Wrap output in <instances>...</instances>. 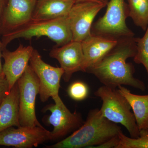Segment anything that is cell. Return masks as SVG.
<instances>
[{
  "label": "cell",
  "instance_id": "obj_1",
  "mask_svg": "<svg viewBox=\"0 0 148 148\" xmlns=\"http://www.w3.org/2000/svg\"><path fill=\"white\" fill-rule=\"evenodd\" d=\"M136 51L135 37L119 40L115 47L87 72L94 75L103 85L113 88L128 86L145 91V84L134 77V66L126 61L135 56Z\"/></svg>",
  "mask_w": 148,
  "mask_h": 148
},
{
  "label": "cell",
  "instance_id": "obj_2",
  "mask_svg": "<svg viewBox=\"0 0 148 148\" xmlns=\"http://www.w3.org/2000/svg\"><path fill=\"white\" fill-rule=\"evenodd\" d=\"M122 131L116 123L103 116L100 109L91 110L79 128L64 140L49 148H93L118 136Z\"/></svg>",
  "mask_w": 148,
  "mask_h": 148
},
{
  "label": "cell",
  "instance_id": "obj_3",
  "mask_svg": "<svg viewBox=\"0 0 148 148\" xmlns=\"http://www.w3.org/2000/svg\"><path fill=\"white\" fill-rule=\"evenodd\" d=\"M46 36L61 46L72 41V34L68 16L47 20L32 19L20 29L2 35L3 49L11 42L23 38Z\"/></svg>",
  "mask_w": 148,
  "mask_h": 148
},
{
  "label": "cell",
  "instance_id": "obj_4",
  "mask_svg": "<svg viewBox=\"0 0 148 148\" xmlns=\"http://www.w3.org/2000/svg\"><path fill=\"white\" fill-rule=\"evenodd\" d=\"M94 94L102 100L100 110L103 116L110 121L123 125L131 138L139 137L140 130L134 114L131 112V107L118 89L103 85Z\"/></svg>",
  "mask_w": 148,
  "mask_h": 148
},
{
  "label": "cell",
  "instance_id": "obj_5",
  "mask_svg": "<svg viewBox=\"0 0 148 148\" xmlns=\"http://www.w3.org/2000/svg\"><path fill=\"white\" fill-rule=\"evenodd\" d=\"M107 6L105 14L92 27V33L117 40L134 37L126 24L129 10L124 0H110Z\"/></svg>",
  "mask_w": 148,
  "mask_h": 148
},
{
  "label": "cell",
  "instance_id": "obj_6",
  "mask_svg": "<svg viewBox=\"0 0 148 148\" xmlns=\"http://www.w3.org/2000/svg\"><path fill=\"white\" fill-rule=\"evenodd\" d=\"M19 90V122L21 126H42L36 113L39 81L30 65L17 82Z\"/></svg>",
  "mask_w": 148,
  "mask_h": 148
},
{
  "label": "cell",
  "instance_id": "obj_7",
  "mask_svg": "<svg viewBox=\"0 0 148 148\" xmlns=\"http://www.w3.org/2000/svg\"><path fill=\"white\" fill-rule=\"evenodd\" d=\"M54 104L45 107L43 111H49L50 115L47 117L48 124L53 127L50 132V140H57L76 130L83 124L81 114L75 111L72 113L65 106L60 96L52 98Z\"/></svg>",
  "mask_w": 148,
  "mask_h": 148
},
{
  "label": "cell",
  "instance_id": "obj_8",
  "mask_svg": "<svg viewBox=\"0 0 148 148\" xmlns=\"http://www.w3.org/2000/svg\"><path fill=\"white\" fill-rule=\"evenodd\" d=\"M29 63L39 81V94L41 101L45 102L50 97L59 96L60 81L64 74V70L61 67H53L46 63L35 49Z\"/></svg>",
  "mask_w": 148,
  "mask_h": 148
},
{
  "label": "cell",
  "instance_id": "obj_9",
  "mask_svg": "<svg viewBox=\"0 0 148 148\" xmlns=\"http://www.w3.org/2000/svg\"><path fill=\"white\" fill-rule=\"evenodd\" d=\"M106 6L92 2L76 3L68 14L72 40L82 42L92 34V24L98 12Z\"/></svg>",
  "mask_w": 148,
  "mask_h": 148
},
{
  "label": "cell",
  "instance_id": "obj_10",
  "mask_svg": "<svg viewBox=\"0 0 148 148\" xmlns=\"http://www.w3.org/2000/svg\"><path fill=\"white\" fill-rule=\"evenodd\" d=\"M50 132L42 126L11 127L0 132V146L33 148L50 140Z\"/></svg>",
  "mask_w": 148,
  "mask_h": 148
},
{
  "label": "cell",
  "instance_id": "obj_11",
  "mask_svg": "<svg viewBox=\"0 0 148 148\" xmlns=\"http://www.w3.org/2000/svg\"><path fill=\"white\" fill-rule=\"evenodd\" d=\"M37 0H8L2 21L1 35L17 30L33 19Z\"/></svg>",
  "mask_w": 148,
  "mask_h": 148
},
{
  "label": "cell",
  "instance_id": "obj_12",
  "mask_svg": "<svg viewBox=\"0 0 148 148\" xmlns=\"http://www.w3.org/2000/svg\"><path fill=\"white\" fill-rule=\"evenodd\" d=\"M34 49L31 46H24L21 44L13 51L6 48L3 49L2 56L4 60L3 73L8 82L10 90L29 66Z\"/></svg>",
  "mask_w": 148,
  "mask_h": 148
},
{
  "label": "cell",
  "instance_id": "obj_13",
  "mask_svg": "<svg viewBox=\"0 0 148 148\" xmlns=\"http://www.w3.org/2000/svg\"><path fill=\"white\" fill-rule=\"evenodd\" d=\"M49 56L56 59L64 70L63 77L66 82L70 81L74 73L82 71L84 54L81 42L72 40L64 45L53 48Z\"/></svg>",
  "mask_w": 148,
  "mask_h": 148
},
{
  "label": "cell",
  "instance_id": "obj_14",
  "mask_svg": "<svg viewBox=\"0 0 148 148\" xmlns=\"http://www.w3.org/2000/svg\"><path fill=\"white\" fill-rule=\"evenodd\" d=\"M119 40L101 35L92 34L82 42L84 60L82 71H87L115 47Z\"/></svg>",
  "mask_w": 148,
  "mask_h": 148
},
{
  "label": "cell",
  "instance_id": "obj_15",
  "mask_svg": "<svg viewBox=\"0 0 148 148\" xmlns=\"http://www.w3.org/2000/svg\"><path fill=\"white\" fill-rule=\"evenodd\" d=\"M19 90L16 82L0 105V132L13 126L20 127Z\"/></svg>",
  "mask_w": 148,
  "mask_h": 148
},
{
  "label": "cell",
  "instance_id": "obj_16",
  "mask_svg": "<svg viewBox=\"0 0 148 148\" xmlns=\"http://www.w3.org/2000/svg\"><path fill=\"white\" fill-rule=\"evenodd\" d=\"M75 0H37L33 19L47 20L68 16Z\"/></svg>",
  "mask_w": 148,
  "mask_h": 148
},
{
  "label": "cell",
  "instance_id": "obj_17",
  "mask_svg": "<svg viewBox=\"0 0 148 148\" xmlns=\"http://www.w3.org/2000/svg\"><path fill=\"white\" fill-rule=\"evenodd\" d=\"M118 87L130 105L140 130L148 128V95L134 94L123 86Z\"/></svg>",
  "mask_w": 148,
  "mask_h": 148
},
{
  "label": "cell",
  "instance_id": "obj_18",
  "mask_svg": "<svg viewBox=\"0 0 148 148\" xmlns=\"http://www.w3.org/2000/svg\"><path fill=\"white\" fill-rule=\"evenodd\" d=\"M129 17L145 31L148 26V0H128Z\"/></svg>",
  "mask_w": 148,
  "mask_h": 148
},
{
  "label": "cell",
  "instance_id": "obj_19",
  "mask_svg": "<svg viewBox=\"0 0 148 148\" xmlns=\"http://www.w3.org/2000/svg\"><path fill=\"white\" fill-rule=\"evenodd\" d=\"M118 136L119 143L117 148H148V128L140 130L137 138L127 137L122 131Z\"/></svg>",
  "mask_w": 148,
  "mask_h": 148
},
{
  "label": "cell",
  "instance_id": "obj_20",
  "mask_svg": "<svg viewBox=\"0 0 148 148\" xmlns=\"http://www.w3.org/2000/svg\"><path fill=\"white\" fill-rule=\"evenodd\" d=\"M135 41L137 51L133 60L136 64L143 65L148 77V26L144 36L142 38H135ZM147 88L148 89V85Z\"/></svg>",
  "mask_w": 148,
  "mask_h": 148
},
{
  "label": "cell",
  "instance_id": "obj_21",
  "mask_svg": "<svg viewBox=\"0 0 148 148\" xmlns=\"http://www.w3.org/2000/svg\"><path fill=\"white\" fill-rule=\"evenodd\" d=\"M88 88L85 83L81 81L75 82L70 86L68 89V94L75 101L84 100L88 94Z\"/></svg>",
  "mask_w": 148,
  "mask_h": 148
},
{
  "label": "cell",
  "instance_id": "obj_22",
  "mask_svg": "<svg viewBox=\"0 0 148 148\" xmlns=\"http://www.w3.org/2000/svg\"><path fill=\"white\" fill-rule=\"evenodd\" d=\"M10 90L8 82L4 75L0 74V105Z\"/></svg>",
  "mask_w": 148,
  "mask_h": 148
},
{
  "label": "cell",
  "instance_id": "obj_23",
  "mask_svg": "<svg viewBox=\"0 0 148 148\" xmlns=\"http://www.w3.org/2000/svg\"><path fill=\"white\" fill-rule=\"evenodd\" d=\"M119 143V136H116L107 140L103 144L95 146L92 148H117Z\"/></svg>",
  "mask_w": 148,
  "mask_h": 148
},
{
  "label": "cell",
  "instance_id": "obj_24",
  "mask_svg": "<svg viewBox=\"0 0 148 148\" xmlns=\"http://www.w3.org/2000/svg\"><path fill=\"white\" fill-rule=\"evenodd\" d=\"M7 1L8 0H0V36L1 35V29L3 15L7 3Z\"/></svg>",
  "mask_w": 148,
  "mask_h": 148
},
{
  "label": "cell",
  "instance_id": "obj_25",
  "mask_svg": "<svg viewBox=\"0 0 148 148\" xmlns=\"http://www.w3.org/2000/svg\"><path fill=\"white\" fill-rule=\"evenodd\" d=\"M76 3L82 2H92L102 4L104 5L107 6L109 0H75Z\"/></svg>",
  "mask_w": 148,
  "mask_h": 148
},
{
  "label": "cell",
  "instance_id": "obj_26",
  "mask_svg": "<svg viewBox=\"0 0 148 148\" xmlns=\"http://www.w3.org/2000/svg\"><path fill=\"white\" fill-rule=\"evenodd\" d=\"M3 45L1 41H0V74H3V65L1 63L2 53Z\"/></svg>",
  "mask_w": 148,
  "mask_h": 148
}]
</instances>
